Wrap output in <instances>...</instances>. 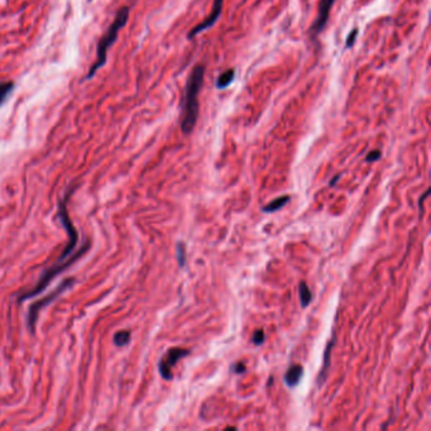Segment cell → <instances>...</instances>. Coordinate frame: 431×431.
<instances>
[{"label": "cell", "mask_w": 431, "mask_h": 431, "mask_svg": "<svg viewBox=\"0 0 431 431\" xmlns=\"http://www.w3.org/2000/svg\"><path fill=\"white\" fill-rule=\"evenodd\" d=\"M288 202H290V196L278 197V199L273 200L272 202L267 204L266 206H263L262 211H263V213H274V211H278L280 209H282L283 206L287 205Z\"/></svg>", "instance_id": "8fae6325"}, {"label": "cell", "mask_w": 431, "mask_h": 431, "mask_svg": "<svg viewBox=\"0 0 431 431\" xmlns=\"http://www.w3.org/2000/svg\"><path fill=\"white\" fill-rule=\"evenodd\" d=\"M74 285H75L74 277L66 278V280H65L64 282L60 283V285L57 286L52 292L48 293L47 296H45V297L41 298V300L35 301V302L31 305L30 310H28V316H27V325H28V329L31 330V333H35L36 324H37L38 321V315H40L41 310H42L43 307L47 306V305H50L51 302H54L60 295H62L65 291L69 290V288Z\"/></svg>", "instance_id": "277c9868"}, {"label": "cell", "mask_w": 431, "mask_h": 431, "mask_svg": "<svg viewBox=\"0 0 431 431\" xmlns=\"http://www.w3.org/2000/svg\"><path fill=\"white\" fill-rule=\"evenodd\" d=\"M234 79H235L234 69L226 70V71H224L223 74L219 76L218 80H216V88L220 89V90L229 88V86L233 84V81H234Z\"/></svg>", "instance_id": "30bf717a"}, {"label": "cell", "mask_w": 431, "mask_h": 431, "mask_svg": "<svg viewBox=\"0 0 431 431\" xmlns=\"http://www.w3.org/2000/svg\"><path fill=\"white\" fill-rule=\"evenodd\" d=\"M223 4H224V0H214L211 13L209 14V17L205 19V21L201 22L200 24H197L195 28H192L191 32H190L189 36H187V38H189V40H192V38H195L197 35H200V33L204 32V31L214 27V26H215V23L219 21V18H220V16H221Z\"/></svg>", "instance_id": "52a82bcc"}, {"label": "cell", "mask_w": 431, "mask_h": 431, "mask_svg": "<svg viewBox=\"0 0 431 431\" xmlns=\"http://www.w3.org/2000/svg\"><path fill=\"white\" fill-rule=\"evenodd\" d=\"M358 37V30H353L350 32V35L348 36V38H346V43H345V47L346 48H350L351 46L354 45V42H355V40H357Z\"/></svg>", "instance_id": "e0dca14e"}, {"label": "cell", "mask_w": 431, "mask_h": 431, "mask_svg": "<svg viewBox=\"0 0 431 431\" xmlns=\"http://www.w3.org/2000/svg\"><path fill=\"white\" fill-rule=\"evenodd\" d=\"M298 293H300L301 306L305 309V307L309 306L312 300V293L311 291H310L309 286L306 285V282H300V285H298Z\"/></svg>", "instance_id": "7c38bea8"}, {"label": "cell", "mask_w": 431, "mask_h": 431, "mask_svg": "<svg viewBox=\"0 0 431 431\" xmlns=\"http://www.w3.org/2000/svg\"><path fill=\"white\" fill-rule=\"evenodd\" d=\"M379 158H381V151H372L367 155L365 161H367V162H375V161H378Z\"/></svg>", "instance_id": "ac0fdd59"}, {"label": "cell", "mask_w": 431, "mask_h": 431, "mask_svg": "<svg viewBox=\"0 0 431 431\" xmlns=\"http://www.w3.org/2000/svg\"><path fill=\"white\" fill-rule=\"evenodd\" d=\"M129 340H131V331L128 330L117 331V333L114 334V338H113V341H114V344L117 346L127 345V344L129 343Z\"/></svg>", "instance_id": "5bb4252c"}, {"label": "cell", "mask_w": 431, "mask_h": 431, "mask_svg": "<svg viewBox=\"0 0 431 431\" xmlns=\"http://www.w3.org/2000/svg\"><path fill=\"white\" fill-rule=\"evenodd\" d=\"M334 344H335V339H331L330 341H329V344H327L326 349H325V353H324V363H322V368L321 370H320V374L319 377H317V384L319 386H322V383H324L325 381H326V377H327V370H329V367H330V355H331V349H333Z\"/></svg>", "instance_id": "ba28073f"}, {"label": "cell", "mask_w": 431, "mask_h": 431, "mask_svg": "<svg viewBox=\"0 0 431 431\" xmlns=\"http://www.w3.org/2000/svg\"><path fill=\"white\" fill-rule=\"evenodd\" d=\"M204 76H205V66L200 64L196 65L190 72L186 86H185L181 120V131L185 134H189L194 131L197 119H199V95L204 85Z\"/></svg>", "instance_id": "6da1fadb"}, {"label": "cell", "mask_w": 431, "mask_h": 431, "mask_svg": "<svg viewBox=\"0 0 431 431\" xmlns=\"http://www.w3.org/2000/svg\"><path fill=\"white\" fill-rule=\"evenodd\" d=\"M14 89L13 81H6V83H0V107L6 103L12 95Z\"/></svg>", "instance_id": "4fadbf2b"}, {"label": "cell", "mask_w": 431, "mask_h": 431, "mask_svg": "<svg viewBox=\"0 0 431 431\" xmlns=\"http://www.w3.org/2000/svg\"><path fill=\"white\" fill-rule=\"evenodd\" d=\"M252 341L254 345H261V344L264 341V331L262 330V329H258V330L254 331Z\"/></svg>", "instance_id": "2e32d148"}, {"label": "cell", "mask_w": 431, "mask_h": 431, "mask_svg": "<svg viewBox=\"0 0 431 431\" xmlns=\"http://www.w3.org/2000/svg\"><path fill=\"white\" fill-rule=\"evenodd\" d=\"M428 194H430V190H427V191H426L425 194H423L422 196L420 197V202H418V208H420V218H421V215H422V204H423V200H425V197L427 196Z\"/></svg>", "instance_id": "ffe728a7"}, {"label": "cell", "mask_w": 431, "mask_h": 431, "mask_svg": "<svg viewBox=\"0 0 431 431\" xmlns=\"http://www.w3.org/2000/svg\"><path fill=\"white\" fill-rule=\"evenodd\" d=\"M303 374V368L300 364H293L291 365L287 369L285 374V382L288 387H296L300 383V379Z\"/></svg>", "instance_id": "9c48e42d"}, {"label": "cell", "mask_w": 431, "mask_h": 431, "mask_svg": "<svg viewBox=\"0 0 431 431\" xmlns=\"http://www.w3.org/2000/svg\"><path fill=\"white\" fill-rule=\"evenodd\" d=\"M335 2L336 0H320L317 16L309 30V33L311 37H316V36H319L320 33L324 31V28L326 27L327 21H329V16H330V11L331 8H333Z\"/></svg>", "instance_id": "8992f818"}, {"label": "cell", "mask_w": 431, "mask_h": 431, "mask_svg": "<svg viewBox=\"0 0 431 431\" xmlns=\"http://www.w3.org/2000/svg\"><path fill=\"white\" fill-rule=\"evenodd\" d=\"M232 370L234 373H244L245 372V365L244 363L239 362V363H235L234 365L232 367Z\"/></svg>", "instance_id": "d6986e66"}, {"label": "cell", "mask_w": 431, "mask_h": 431, "mask_svg": "<svg viewBox=\"0 0 431 431\" xmlns=\"http://www.w3.org/2000/svg\"><path fill=\"white\" fill-rule=\"evenodd\" d=\"M177 261H179L180 267L185 266V261H186V249H185V244L180 242L177 244Z\"/></svg>", "instance_id": "9a60e30c"}, {"label": "cell", "mask_w": 431, "mask_h": 431, "mask_svg": "<svg viewBox=\"0 0 431 431\" xmlns=\"http://www.w3.org/2000/svg\"><path fill=\"white\" fill-rule=\"evenodd\" d=\"M190 354V350L182 348H171L167 351L165 357H162V359L158 363V370H160L162 378H165L166 381H171L173 378L172 374V367L177 363V360H180L181 358L187 357Z\"/></svg>", "instance_id": "5b68a950"}, {"label": "cell", "mask_w": 431, "mask_h": 431, "mask_svg": "<svg viewBox=\"0 0 431 431\" xmlns=\"http://www.w3.org/2000/svg\"><path fill=\"white\" fill-rule=\"evenodd\" d=\"M129 18V8L128 7H123L115 14V18L113 21V23L110 24V27L108 28V31L105 32V35L101 37V40L99 41L98 48H96V60L93 64V66L90 67L88 72V76H86V80L91 79L94 75L96 74L99 69L104 66L105 62H107V56H108V51L112 47L113 43L117 41L118 35H119V31L124 27Z\"/></svg>", "instance_id": "7a4b0ae2"}, {"label": "cell", "mask_w": 431, "mask_h": 431, "mask_svg": "<svg viewBox=\"0 0 431 431\" xmlns=\"http://www.w3.org/2000/svg\"><path fill=\"white\" fill-rule=\"evenodd\" d=\"M339 177H340V176H339V175H338V176H335V177H334L333 181H331L330 184H329V185H330V186H334V185L336 184V181H338V180H339Z\"/></svg>", "instance_id": "44dd1931"}, {"label": "cell", "mask_w": 431, "mask_h": 431, "mask_svg": "<svg viewBox=\"0 0 431 431\" xmlns=\"http://www.w3.org/2000/svg\"><path fill=\"white\" fill-rule=\"evenodd\" d=\"M89 249H90V242H86L85 244H84L83 247H81L80 249L78 250V252L72 254L71 258H69L67 261L62 262V263H60V262H56L55 264H52L51 267H48V268L46 269L45 272H43L42 276H41V278H40V281H38L37 285H36L35 287L32 288V290L27 291V292H24V293H21V295L18 296V302H22V301H26V300H30V298L35 297L36 295H38V293L42 292V291H45L46 287L50 285V282L54 280L55 277H57L60 273H62L64 271H66V269L69 268L71 264H74L75 262L78 261V259H80L81 257H83Z\"/></svg>", "instance_id": "3957f363"}]
</instances>
